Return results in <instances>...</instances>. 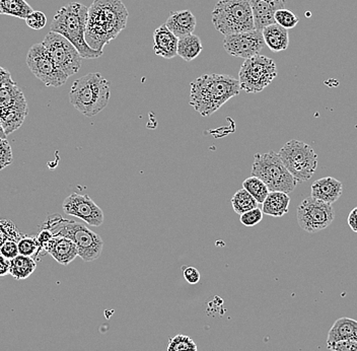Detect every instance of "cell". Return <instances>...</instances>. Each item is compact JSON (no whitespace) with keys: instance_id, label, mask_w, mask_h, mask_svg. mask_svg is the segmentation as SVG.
I'll use <instances>...</instances> for the list:
<instances>
[{"instance_id":"cell-1","label":"cell","mask_w":357,"mask_h":351,"mask_svg":"<svg viewBox=\"0 0 357 351\" xmlns=\"http://www.w3.org/2000/svg\"><path fill=\"white\" fill-rule=\"evenodd\" d=\"M128 10L121 0H94L88 10L85 41L90 48L104 52V47L115 40L128 21Z\"/></svg>"},{"instance_id":"cell-2","label":"cell","mask_w":357,"mask_h":351,"mask_svg":"<svg viewBox=\"0 0 357 351\" xmlns=\"http://www.w3.org/2000/svg\"><path fill=\"white\" fill-rule=\"evenodd\" d=\"M241 92L240 83L229 74H203L191 83L190 105L203 117H210Z\"/></svg>"},{"instance_id":"cell-3","label":"cell","mask_w":357,"mask_h":351,"mask_svg":"<svg viewBox=\"0 0 357 351\" xmlns=\"http://www.w3.org/2000/svg\"><path fill=\"white\" fill-rule=\"evenodd\" d=\"M88 10L89 8L83 4L70 2L56 12L50 30L68 39L83 59H96L104 52L90 48L85 41Z\"/></svg>"},{"instance_id":"cell-4","label":"cell","mask_w":357,"mask_h":351,"mask_svg":"<svg viewBox=\"0 0 357 351\" xmlns=\"http://www.w3.org/2000/svg\"><path fill=\"white\" fill-rule=\"evenodd\" d=\"M111 97V85L100 72L76 79L70 88V104L87 117H94L106 109Z\"/></svg>"},{"instance_id":"cell-5","label":"cell","mask_w":357,"mask_h":351,"mask_svg":"<svg viewBox=\"0 0 357 351\" xmlns=\"http://www.w3.org/2000/svg\"><path fill=\"white\" fill-rule=\"evenodd\" d=\"M43 228L50 230L54 237L70 239L76 245L79 256L83 261L92 262L102 255L104 241L83 223L53 215L44 223Z\"/></svg>"},{"instance_id":"cell-6","label":"cell","mask_w":357,"mask_h":351,"mask_svg":"<svg viewBox=\"0 0 357 351\" xmlns=\"http://www.w3.org/2000/svg\"><path fill=\"white\" fill-rule=\"evenodd\" d=\"M212 16L215 30L225 36L255 29L249 0H218Z\"/></svg>"},{"instance_id":"cell-7","label":"cell","mask_w":357,"mask_h":351,"mask_svg":"<svg viewBox=\"0 0 357 351\" xmlns=\"http://www.w3.org/2000/svg\"><path fill=\"white\" fill-rule=\"evenodd\" d=\"M251 176L263 181L270 192L292 193L298 181L286 169L277 152L270 150L266 154H256L252 165Z\"/></svg>"},{"instance_id":"cell-8","label":"cell","mask_w":357,"mask_h":351,"mask_svg":"<svg viewBox=\"0 0 357 351\" xmlns=\"http://www.w3.org/2000/svg\"><path fill=\"white\" fill-rule=\"evenodd\" d=\"M279 157L286 169L298 183L309 181L318 168V154L304 141L292 139L279 150Z\"/></svg>"},{"instance_id":"cell-9","label":"cell","mask_w":357,"mask_h":351,"mask_svg":"<svg viewBox=\"0 0 357 351\" xmlns=\"http://www.w3.org/2000/svg\"><path fill=\"white\" fill-rule=\"evenodd\" d=\"M276 77L277 68L274 60L258 54L245 60L241 66L238 79L241 90L247 94H258L269 87Z\"/></svg>"},{"instance_id":"cell-10","label":"cell","mask_w":357,"mask_h":351,"mask_svg":"<svg viewBox=\"0 0 357 351\" xmlns=\"http://www.w3.org/2000/svg\"><path fill=\"white\" fill-rule=\"evenodd\" d=\"M27 66L37 79L47 87L59 88L68 77L53 61L42 43L33 45L27 54Z\"/></svg>"},{"instance_id":"cell-11","label":"cell","mask_w":357,"mask_h":351,"mask_svg":"<svg viewBox=\"0 0 357 351\" xmlns=\"http://www.w3.org/2000/svg\"><path fill=\"white\" fill-rule=\"evenodd\" d=\"M300 228L309 234H316L330 227L335 219V211L331 204L324 203L315 198H305L296 211Z\"/></svg>"},{"instance_id":"cell-12","label":"cell","mask_w":357,"mask_h":351,"mask_svg":"<svg viewBox=\"0 0 357 351\" xmlns=\"http://www.w3.org/2000/svg\"><path fill=\"white\" fill-rule=\"evenodd\" d=\"M42 45L56 66L68 77L81 70L83 58L76 48L63 36L50 31L45 36Z\"/></svg>"},{"instance_id":"cell-13","label":"cell","mask_w":357,"mask_h":351,"mask_svg":"<svg viewBox=\"0 0 357 351\" xmlns=\"http://www.w3.org/2000/svg\"><path fill=\"white\" fill-rule=\"evenodd\" d=\"M264 46L265 42L262 32L255 29L225 36L223 40V48L229 55L245 60L260 54Z\"/></svg>"},{"instance_id":"cell-14","label":"cell","mask_w":357,"mask_h":351,"mask_svg":"<svg viewBox=\"0 0 357 351\" xmlns=\"http://www.w3.org/2000/svg\"><path fill=\"white\" fill-rule=\"evenodd\" d=\"M62 208L66 214L83 219L90 227H100L104 223V212L87 194H70L62 203Z\"/></svg>"},{"instance_id":"cell-15","label":"cell","mask_w":357,"mask_h":351,"mask_svg":"<svg viewBox=\"0 0 357 351\" xmlns=\"http://www.w3.org/2000/svg\"><path fill=\"white\" fill-rule=\"evenodd\" d=\"M249 2L253 14L254 28L258 31L275 23V12L285 8L286 6V0H249Z\"/></svg>"},{"instance_id":"cell-16","label":"cell","mask_w":357,"mask_h":351,"mask_svg":"<svg viewBox=\"0 0 357 351\" xmlns=\"http://www.w3.org/2000/svg\"><path fill=\"white\" fill-rule=\"evenodd\" d=\"M342 193L343 184L333 177L319 179L311 187L312 197L331 205L341 197Z\"/></svg>"},{"instance_id":"cell-17","label":"cell","mask_w":357,"mask_h":351,"mask_svg":"<svg viewBox=\"0 0 357 351\" xmlns=\"http://www.w3.org/2000/svg\"><path fill=\"white\" fill-rule=\"evenodd\" d=\"M45 251L50 254L55 261L64 266L72 263L79 256L76 245L70 239L64 237H53L46 245Z\"/></svg>"},{"instance_id":"cell-18","label":"cell","mask_w":357,"mask_h":351,"mask_svg":"<svg viewBox=\"0 0 357 351\" xmlns=\"http://www.w3.org/2000/svg\"><path fill=\"white\" fill-rule=\"evenodd\" d=\"M165 25L174 35L180 39L194 33L197 19L191 10H178L171 12Z\"/></svg>"},{"instance_id":"cell-19","label":"cell","mask_w":357,"mask_h":351,"mask_svg":"<svg viewBox=\"0 0 357 351\" xmlns=\"http://www.w3.org/2000/svg\"><path fill=\"white\" fill-rule=\"evenodd\" d=\"M177 37L174 35L167 26L163 23L154 32V53L165 59H172L177 56Z\"/></svg>"},{"instance_id":"cell-20","label":"cell","mask_w":357,"mask_h":351,"mask_svg":"<svg viewBox=\"0 0 357 351\" xmlns=\"http://www.w3.org/2000/svg\"><path fill=\"white\" fill-rule=\"evenodd\" d=\"M28 114H29V108L27 102L0 110V122L6 137L19 129L25 122Z\"/></svg>"},{"instance_id":"cell-21","label":"cell","mask_w":357,"mask_h":351,"mask_svg":"<svg viewBox=\"0 0 357 351\" xmlns=\"http://www.w3.org/2000/svg\"><path fill=\"white\" fill-rule=\"evenodd\" d=\"M342 340H356L357 341V321L354 319L340 318L335 321L329 330L327 345Z\"/></svg>"},{"instance_id":"cell-22","label":"cell","mask_w":357,"mask_h":351,"mask_svg":"<svg viewBox=\"0 0 357 351\" xmlns=\"http://www.w3.org/2000/svg\"><path fill=\"white\" fill-rule=\"evenodd\" d=\"M261 32L265 45H267L268 48L273 52H280L288 48L289 45L288 30L275 23L264 28Z\"/></svg>"},{"instance_id":"cell-23","label":"cell","mask_w":357,"mask_h":351,"mask_svg":"<svg viewBox=\"0 0 357 351\" xmlns=\"http://www.w3.org/2000/svg\"><path fill=\"white\" fill-rule=\"evenodd\" d=\"M290 197L285 192H269L262 203V212L269 217H283L289 210Z\"/></svg>"},{"instance_id":"cell-24","label":"cell","mask_w":357,"mask_h":351,"mask_svg":"<svg viewBox=\"0 0 357 351\" xmlns=\"http://www.w3.org/2000/svg\"><path fill=\"white\" fill-rule=\"evenodd\" d=\"M203 50V45L199 37L188 35L178 39L177 55L187 62H191L200 55Z\"/></svg>"},{"instance_id":"cell-25","label":"cell","mask_w":357,"mask_h":351,"mask_svg":"<svg viewBox=\"0 0 357 351\" xmlns=\"http://www.w3.org/2000/svg\"><path fill=\"white\" fill-rule=\"evenodd\" d=\"M37 268L35 260L27 256L18 255L10 260V275L18 281L29 279Z\"/></svg>"},{"instance_id":"cell-26","label":"cell","mask_w":357,"mask_h":351,"mask_svg":"<svg viewBox=\"0 0 357 351\" xmlns=\"http://www.w3.org/2000/svg\"><path fill=\"white\" fill-rule=\"evenodd\" d=\"M33 12L26 0H0V14L26 19Z\"/></svg>"},{"instance_id":"cell-27","label":"cell","mask_w":357,"mask_h":351,"mask_svg":"<svg viewBox=\"0 0 357 351\" xmlns=\"http://www.w3.org/2000/svg\"><path fill=\"white\" fill-rule=\"evenodd\" d=\"M232 205L236 214L242 215L247 211L257 208L259 203L246 189H240L236 191L232 198Z\"/></svg>"},{"instance_id":"cell-28","label":"cell","mask_w":357,"mask_h":351,"mask_svg":"<svg viewBox=\"0 0 357 351\" xmlns=\"http://www.w3.org/2000/svg\"><path fill=\"white\" fill-rule=\"evenodd\" d=\"M25 102H27L25 94L19 90L17 83L0 88V110Z\"/></svg>"},{"instance_id":"cell-29","label":"cell","mask_w":357,"mask_h":351,"mask_svg":"<svg viewBox=\"0 0 357 351\" xmlns=\"http://www.w3.org/2000/svg\"><path fill=\"white\" fill-rule=\"evenodd\" d=\"M243 188L246 189L259 204L263 203L270 192L263 181L254 176H251L243 182Z\"/></svg>"},{"instance_id":"cell-30","label":"cell","mask_w":357,"mask_h":351,"mask_svg":"<svg viewBox=\"0 0 357 351\" xmlns=\"http://www.w3.org/2000/svg\"><path fill=\"white\" fill-rule=\"evenodd\" d=\"M197 350V345L192 338L187 335L174 336L170 339L167 351H191Z\"/></svg>"},{"instance_id":"cell-31","label":"cell","mask_w":357,"mask_h":351,"mask_svg":"<svg viewBox=\"0 0 357 351\" xmlns=\"http://www.w3.org/2000/svg\"><path fill=\"white\" fill-rule=\"evenodd\" d=\"M19 255L27 256V257H34L40 253V247L36 238L31 237H21L18 240Z\"/></svg>"},{"instance_id":"cell-32","label":"cell","mask_w":357,"mask_h":351,"mask_svg":"<svg viewBox=\"0 0 357 351\" xmlns=\"http://www.w3.org/2000/svg\"><path fill=\"white\" fill-rule=\"evenodd\" d=\"M274 19L277 25L285 28L286 30L294 29L298 25V21H300V19L292 10H286V8L277 10L274 14Z\"/></svg>"},{"instance_id":"cell-33","label":"cell","mask_w":357,"mask_h":351,"mask_svg":"<svg viewBox=\"0 0 357 351\" xmlns=\"http://www.w3.org/2000/svg\"><path fill=\"white\" fill-rule=\"evenodd\" d=\"M262 219H263V212L258 208L243 213L240 217L241 223L245 227H255L258 223H261Z\"/></svg>"},{"instance_id":"cell-34","label":"cell","mask_w":357,"mask_h":351,"mask_svg":"<svg viewBox=\"0 0 357 351\" xmlns=\"http://www.w3.org/2000/svg\"><path fill=\"white\" fill-rule=\"evenodd\" d=\"M12 150L10 142L0 139V171L12 163Z\"/></svg>"},{"instance_id":"cell-35","label":"cell","mask_w":357,"mask_h":351,"mask_svg":"<svg viewBox=\"0 0 357 351\" xmlns=\"http://www.w3.org/2000/svg\"><path fill=\"white\" fill-rule=\"evenodd\" d=\"M25 21L31 29L36 30V31L44 29L47 25V18L44 12H37V10H34L32 14H30Z\"/></svg>"},{"instance_id":"cell-36","label":"cell","mask_w":357,"mask_h":351,"mask_svg":"<svg viewBox=\"0 0 357 351\" xmlns=\"http://www.w3.org/2000/svg\"><path fill=\"white\" fill-rule=\"evenodd\" d=\"M0 255L8 260L14 259L19 255L18 242L12 239L6 240L0 247Z\"/></svg>"},{"instance_id":"cell-37","label":"cell","mask_w":357,"mask_h":351,"mask_svg":"<svg viewBox=\"0 0 357 351\" xmlns=\"http://www.w3.org/2000/svg\"><path fill=\"white\" fill-rule=\"evenodd\" d=\"M331 351H357L356 340H342L328 346Z\"/></svg>"},{"instance_id":"cell-38","label":"cell","mask_w":357,"mask_h":351,"mask_svg":"<svg viewBox=\"0 0 357 351\" xmlns=\"http://www.w3.org/2000/svg\"><path fill=\"white\" fill-rule=\"evenodd\" d=\"M183 275L186 281L190 284H197L201 279L199 271L195 267L187 266L183 268Z\"/></svg>"},{"instance_id":"cell-39","label":"cell","mask_w":357,"mask_h":351,"mask_svg":"<svg viewBox=\"0 0 357 351\" xmlns=\"http://www.w3.org/2000/svg\"><path fill=\"white\" fill-rule=\"evenodd\" d=\"M53 237V234L50 230H47V228H43V230L39 232L38 237L36 238L39 247H40V250H45L46 245L48 244L49 241H50Z\"/></svg>"},{"instance_id":"cell-40","label":"cell","mask_w":357,"mask_h":351,"mask_svg":"<svg viewBox=\"0 0 357 351\" xmlns=\"http://www.w3.org/2000/svg\"><path fill=\"white\" fill-rule=\"evenodd\" d=\"M16 81L12 79V74L8 70L0 66V88L16 85Z\"/></svg>"},{"instance_id":"cell-41","label":"cell","mask_w":357,"mask_h":351,"mask_svg":"<svg viewBox=\"0 0 357 351\" xmlns=\"http://www.w3.org/2000/svg\"><path fill=\"white\" fill-rule=\"evenodd\" d=\"M10 274V260L0 255V277Z\"/></svg>"},{"instance_id":"cell-42","label":"cell","mask_w":357,"mask_h":351,"mask_svg":"<svg viewBox=\"0 0 357 351\" xmlns=\"http://www.w3.org/2000/svg\"><path fill=\"white\" fill-rule=\"evenodd\" d=\"M347 223L349 228L354 232H357V208H354L348 215Z\"/></svg>"},{"instance_id":"cell-43","label":"cell","mask_w":357,"mask_h":351,"mask_svg":"<svg viewBox=\"0 0 357 351\" xmlns=\"http://www.w3.org/2000/svg\"><path fill=\"white\" fill-rule=\"evenodd\" d=\"M0 139H6V135L4 133L3 128H2L1 122H0Z\"/></svg>"},{"instance_id":"cell-44","label":"cell","mask_w":357,"mask_h":351,"mask_svg":"<svg viewBox=\"0 0 357 351\" xmlns=\"http://www.w3.org/2000/svg\"><path fill=\"white\" fill-rule=\"evenodd\" d=\"M191 351H198V350H191Z\"/></svg>"}]
</instances>
